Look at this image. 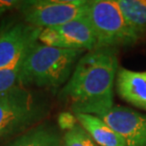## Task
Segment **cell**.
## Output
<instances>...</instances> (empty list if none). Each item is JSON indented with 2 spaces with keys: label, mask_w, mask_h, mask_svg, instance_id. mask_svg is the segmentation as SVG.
<instances>
[{
  "label": "cell",
  "mask_w": 146,
  "mask_h": 146,
  "mask_svg": "<svg viewBox=\"0 0 146 146\" xmlns=\"http://www.w3.org/2000/svg\"><path fill=\"white\" fill-rule=\"evenodd\" d=\"M116 49L96 48L78 61L60 92V97L71 104L74 114L99 117L114 106V87L118 72Z\"/></svg>",
  "instance_id": "1"
},
{
  "label": "cell",
  "mask_w": 146,
  "mask_h": 146,
  "mask_svg": "<svg viewBox=\"0 0 146 146\" xmlns=\"http://www.w3.org/2000/svg\"><path fill=\"white\" fill-rule=\"evenodd\" d=\"M84 52L53 48L37 42L24 60L19 86L58 87L68 83Z\"/></svg>",
  "instance_id": "2"
},
{
  "label": "cell",
  "mask_w": 146,
  "mask_h": 146,
  "mask_svg": "<svg viewBox=\"0 0 146 146\" xmlns=\"http://www.w3.org/2000/svg\"><path fill=\"white\" fill-rule=\"evenodd\" d=\"M46 113V103L23 86L0 94V141L30 130Z\"/></svg>",
  "instance_id": "3"
},
{
  "label": "cell",
  "mask_w": 146,
  "mask_h": 146,
  "mask_svg": "<svg viewBox=\"0 0 146 146\" xmlns=\"http://www.w3.org/2000/svg\"><path fill=\"white\" fill-rule=\"evenodd\" d=\"M86 16L95 33L97 48L129 46L139 40L127 24L116 0H89Z\"/></svg>",
  "instance_id": "4"
},
{
  "label": "cell",
  "mask_w": 146,
  "mask_h": 146,
  "mask_svg": "<svg viewBox=\"0 0 146 146\" xmlns=\"http://www.w3.org/2000/svg\"><path fill=\"white\" fill-rule=\"evenodd\" d=\"M86 4V0H28L20 1L17 9L25 23L44 30L84 15Z\"/></svg>",
  "instance_id": "5"
},
{
  "label": "cell",
  "mask_w": 146,
  "mask_h": 146,
  "mask_svg": "<svg viewBox=\"0 0 146 146\" xmlns=\"http://www.w3.org/2000/svg\"><path fill=\"white\" fill-rule=\"evenodd\" d=\"M39 42L53 48L91 51L97 48V40L86 13L59 27L42 30Z\"/></svg>",
  "instance_id": "6"
},
{
  "label": "cell",
  "mask_w": 146,
  "mask_h": 146,
  "mask_svg": "<svg viewBox=\"0 0 146 146\" xmlns=\"http://www.w3.org/2000/svg\"><path fill=\"white\" fill-rule=\"evenodd\" d=\"M42 29L27 23H13L0 31V68L11 66L27 56L39 41Z\"/></svg>",
  "instance_id": "7"
},
{
  "label": "cell",
  "mask_w": 146,
  "mask_h": 146,
  "mask_svg": "<svg viewBox=\"0 0 146 146\" xmlns=\"http://www.w3.org/2000/svg\"><path fill=\"white\" fill-rule=\"evenodd\" d=\"M123 139L126 146H146V115L114 106L99 116Z\"/></svg>",
  "instance_id": "8"
},
{
  "label": "cell",
  "mask_w": 146,
  "mask_h": 146,
  "mask_svg": "<svg viewBox=\"0 0 146 146\" xmlns=\"http://www.w3.org/2000/svg\"><path fill=\"white\" fill-rule=\"evenodd\" d=\"M116 89L122 100L146 110V70L135 71L119 68L116 77Z\"/></svg>",
  "instance_id": "9"
},
{
  "label": "cell",
  "mask_w": 146,
  "mask_h": 146,
  "mask_svg": "<svg viewBox=\"0 0 146 146\" xmlns=\"http://www.w3.org/2000/svg\"><path fill=\"white\" fill-rule=\"evenodd\" d=\"M79 124L98 146H126L123 139L103 119L90 114H75Z\"/></svg>",
  "instance_id": "10"
},
{
  "label": "cell",
  "mask_w": 146,
  "mask_h": 146,
  "mask_svg": "<svg viewBox=\"0 0 146 146\" xmlns=\"http://www.w3.org/2000/svg\"><path fill=\"white\" fill-rule=\"evenodd\" d=\"M5 146H64L57 130L48 124H40L28 130Z\"/></svg>",
  "instance_id": "11"
},
{
  "label": "cell",
  "mask_w": 146,
  "mask_h": 146,
  "mask_svg": "<svg viewBox=\"0 0 146 146\" xmlns=\"http://www.w3.org/2000/svg\"><path fill=\"white\" fill-rule=\"evenodd\" d=\"M127 24L139 38L146 35V0H116Z\"/></svg>",
  "instance_id": "12"
},
{
  "label": "cell",
  "mask_w": 146,
  "mask_h": 146,
  "mask_svg": "<svg viewBox=\"0 0 146 146\" xmlns=\"http://www.w3.org/2000/svg\"><path fill=\"white\" fill-rule=\"evenodd\" d=\"M25 58L17 61L10 66L0 68V94L19 86L20 74Z\"/></svg>",
  "instance_id": "13"
},
{
  "label": "cell",
  "mask_w": 146,
  "mask_h": 146,
  "mask_svg": "<svg viewBox=\"0 0 146 146\" xmlns=\"http://www.w3.org/2000/svg\"><path fill=\"white\" fill-rule=\"evenodd\" d=\"M64 146H98L89 134L77 124L64 136Z\"/></svg>",
  "instance_id": "14"
},
{
  "label": "cell",
  "mask_w": 146,
  "mask_h": 146,
  "mask_svg": "<svg viewBox=\"0 0 146 146\" xmlns=\"http://www.w3.org/2000/svg\"><path fill=\"white\" fill-rule=\"evenodd\" d=\"M77 119L76 116H73L71 113L69 112H63L61 113L59 117H58V124L59 126L64 130L69 131L77 125Z\"/></svg>",
  "instance_id": "15"
},
{
  "label": "cell",
  "mask_w": 146,
  "mask_h": 146,
  "mask_svg": "<svg viewBox=\"0 0 146 146\" xmlns=\"http://www.w3.org/2000/svg\"><path fill=\"white\" fill-rule=\"evenodd\" d=\"M19 3L20 1H14V0H11V1L10 0H0V14L9 11L11 8H18Z\"/></svg>",
  "instance_id": "16"
}]
</instances>
